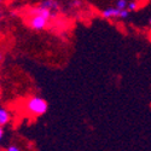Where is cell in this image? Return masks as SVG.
I'll return each instance as SVG.
<instances>
[{"mask_svg": "<svg viewBox=\"0 0 151 151\" xmlns=\"http://www.w3.org/2000/svg\"><path fill=\"white\" fill-rule=\"evenodd\" d=\"M48 110V103L40 96H32L26 102V111L33 117H40Z\"/></svg>", "mask_w": 151, "mask_h": 151, "instance_id": "1", "label": "cell"}, {"mask_svg": "<svg viewBox=\"0 0 151 151\" xmlns=\"http://www.w3.org/2000/svg\"><path fill=\"white\" fill-rule=\"evenodd\" d=\"M48 22H50V19L44 17V16H40V15H29L27 24H28V27L32 30L41 32V30L46 29V27L48 26Z\"/></svg>", "mask_w": 151, "mask_h": 151, "instance_id": "2", "label": "cell"}, {"mask_svg": "<svg viewBox=\"0 0 151 151\" xmlns=\"http://www.w3.org/2000/svg\"><path fill=\"white\" fill-rule=\"evenodd\" d=\"M102 16L106 19H114V18H121V19H126L128 18L129 16V12L127 9H123V10H119L115 6H110L106 7L102 11Z\"/></svg>", "mask_w": 151, "mask_h": 151, "instance_id": "3", "label": "cell"}, {"mask_svg": "<svg viewBox=\"0 0 151 151\" xmlns=\"http://www.w3.org/2000/svg\"><path fill=\"white\" fill-rule=\"evenodd\" d=\"M28 14H29V15H40V16H44V17H46V18H48V19L56 17V12L46 9V7L42 6L41 4H39V5L35 6V7H32V9L28 11Z\"/></svg>", "mask_w": 151, "mask_h": 151, "instance_id": "4", "label": "cell"}, {"mask_svg": "<svg viewBox=\"0 0 151 151\" xmlns=\"http://www.w3.org/2000/svg\"><path fill=\"white\" fill-rule=\"evenodd\" d=\"M12 115H11V111L4 106H0V126H6L11 122Z\"/></svg>", "mask_w": 151, "mask_h": 151, "instance_id": "5", "label": "cell"}, {"mask_svg": "<svg viewBox=\"0 0 151 151\" xmlns=\"http://www.w3.org/2000/svg\"><path fill=\"white\" fill-rule=\"evenodd\" d=\"M126 9L128 10V12H134L138 10V3L134 1V0H132V1L127 3V6H126Z\"/></svg>", "mask_w": 151, "mask_h": 151, "instance_id": "6", "label": "cell"}, {"mask_svg": "<svg viewBox=\"0 0 151 151\" xmlns=\"http://www.w3.org/2000/svg\"><path fill=\"white\" fill-rule=\"evenodd\" d=\"M127 0H116V3H115V7L119 9V10H123L126 9V6H127Z\"/></svg>", "mask_w": 151, "mask_h": 151, "instance_id": "7", "label": "cell"}, {"mask_svg": "<svg viewBox=\"0 0 151 151\" xmlns=\"http://www.w3.org/2000/svg\"><path fill=\"white\" fill-rule=\"evenodd\" d=\"M6 151H22V149L18 145H16V144H10L6 147Z\"/></svg>", "mask_w": 151, "mask_h": 151, "instance_id": "8", "label": "cell"}, {"mask_svg": "<svg viewBox=\"0 0 151 151\" xmlns=\"http://www.w3.org/2000/svg\"><path fill=\"white\" fill-rule=\"evenodd\" d=\"M4 135H5V131H4V127L0 126V142L4 139Z\"/></svg>", "mask_w": 151, "mask_h": 151, "instance_id": "9", "label": "cell"}, {"mask_svg": "<svg viewBox=\"0 0 151 151\" xmlns=\"http://www.w3.org/2000/svg\"><path fill=\"white\" fill-rule=\"evenodd\" d=\"M4 60V53L3 52H0V63H1Z\"/></svg>", "mask_w": 151, "mask_h": 151, "instance_id": "10", "label": "cell"}, {"mask_svg": "<svg viewBox=\"0 0 151 151\" xmlns=\"http://www.w3.org/2000/svg\"><path fill=\"white\" fill-rule=\"evenodd\" d=\"M3 1H4V0H0V3H3Z\"/></svg>", "mask_w": 151, "mask_h": 151, "instance_id": "11", "label": "cell"}, {"mask_svg": "<svg viewBox=\"0 0 151 151\" xmlns=\"http://www.w3.org/2000/svg\"><path fill=\"white\" fill-rule=\"evenodd\" d=\"M0 90H1V86H0Z\"/></svg>", "mask_w": 151, "mask_h": 151, "instance_id": "12", "label": "cell"}]
</instances>
